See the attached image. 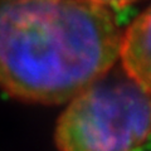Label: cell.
Wrapping results in <instances>:
<instances>
[{"mask_svg":"<svg viewBox=\"0 0 151 151\" xmlns=\"http://www.w3.org/2000/svg\"><path fill=\"white\" fill-rule=\"evenodd\" d=\"M122 70L151 96V4L121 30Z\"/></svg>","mask_w":151,"mask_h":151,"instance_id":"3","label":"cell"},{"mask_svg":"<svg viewBox=\"0 0 151 151\" xmlns=\"http://www.w3.org/2000/svg\"><path fill=\"white\" fill-rule=\"evenodd\" d=\"M120 39L111 9L88 0H0V88L63 105L113 69Z\"/></svg>","mask_w":151,"mask_h":151,"instance_id":"1","label":"cell"},{"mask_svg":"<svg viewBox=\"0 0 151 151\" xmlns=\"http://www.w3.org/2000/svg\"><path fill=\"white\" fill-rule=\"evenodd\" d=\"M88 1L94 3L97 5H101L107 9H113V8H122L131 5V4L139 1V0H88Z\"/></svg>","mask_w":151,"mask_h":151,"instance_id":"4","label":"cell"},{"mask_svg":"<svg viewBox=\"0 0 151 151\" xmlns=\"http://www.w3.org/2000/svg\"><path fill=\"white\" fill-rule=\"evenodd\" d=\"M151 137V96L111 70L65 102L54 129L58 151H140Z\"/></svg>","mask_w":151,"mask_h":151,"instance_id":"2","label":"cell"}]
</instances>
